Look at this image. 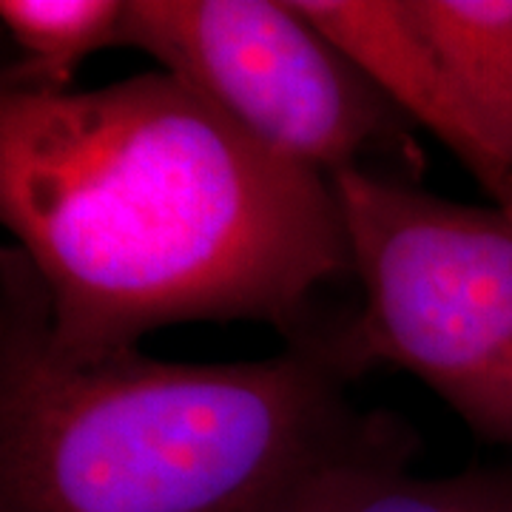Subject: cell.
<instances>
[{"instance_id": "7a4b0ae2", "label": "cell", "mask_w": 512, "mask_h": 512, "mask_svg": "<svg viewBox=\"0 0 512 512\" xmlns=\"http://www.w3.org/2000/svg\"><path fill=\"white\" fill-rule=\"evenodd\" d=\"M333 328L271 359L72 356L40 279L0 259V512H296L336 478L407 467L419 439L359 410Z\"/></svg>"}, {"instance_id": "277c9868", "label": "cell", "mask_w": 512, "mask_h": 512, "mask_svg": "<svg viewBox=\"0 0 512 512\" xmlns=\"http://www.w3.org/2000/svg\"><path fill=\"white\" fill-rule=\"evenodd\" d=\"M134 46L274 154L333 177L370 157L419 165L413 126L293 3L126 0Z\"/></svg>"}, {"instance_id": "52a82bcc", "label": "cell", "mask_w": 512, "mask_h": 512, "mask_svg": "<svg viewBox=\"0 0 512 512\" xmlns=\"http://www.w3.org/2000/svg\"><path fill=\"white\" fill-rule=\"evenodd\" d=\"M0 20L18 43L20 60L3 74L12 92H72L83 60L123 46V0H3Z\"/></svg>"}, {"instance_id": "8992f818", "label": "cell", "mask_w": 512, "mask_h": 512, "mask_svg": "<svg viewBox=\"0 0 512 512\" xmlns=\"http://www.w3.org/2000/svg\"><path fill=\"white\" fill-rule=\"evenodd\" d=\"M458 97L512 168V0H402Z\"/></svg>"}, {"instance_id": "6da1fadb", "label": "cell", "mask_w": 512, "mask_h": 512, "mask_svg": "<svg viewBox=\"0 0 512 512\" xmlns=\"http://www.w3.org/2000/svg\"><path fill=\"white\" fill-rule=\"evenodd\" d=\"M0 217L72 356L180 322L328 330L316 293L350 274L330 177L265 148L168 72L89 92L0 94Z\"/></svg>"}, {"instance_id": "3957f363", "label": "cell", "mask_w": 512, "mask_h": 512, "mask_svg": "<svg viewBox=\"0 0 512 512\" xmlns=\"http://www.w3.org/2000/svg\"><path fill=\"white\" fill-rule=\"evenodd\" d=\"M359 311L333 325L353 379L393 365L512 450V220L370 168L330 177Z\"/></svg>"}, {"instance_id": "5b68a950", "label": "cell", "mask_w": 512, "mask_h": 512, "mask_svg": "<svg viewBox=\"0 0 512 512\" xmlns=\"http://www.w3.org/2000/svg\"><path fill=\"white\" fill-rule=\"evenodd\" d=\"M336 43L410 123L427 128L512 220V168L458 97L439 57L424 43L402 0H291Z\"/></svg>"}, {"instance_id": "ba28073f", "label": "cell", "mask_w": 512, "mask_h": 512, "mask_svg": "<svg viewBox=\"0 0 512 512\" xmlns=\"http://www.w3.org/2000/svg\"><path fill=\"white\" fill-rule=\"evenodd\" d=\"M296 512H512V464L416 478L407 467H370L330 481Z\"/></svg>"}]
</instances>
